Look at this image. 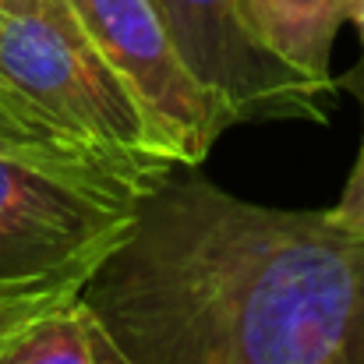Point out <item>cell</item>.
Segmentation results:
<instances>
[{
  "label": "cell",
  "instance_id": "cell-5",
  "mask_svg": "<svg viewBox=\"0 0 364 364\" xmlns=\"http://www.w3.org/2000/svg\"><path fill=\"white\" fill-rule=\"evenodd\" d=\"M152 7L195 78L223 100L237 124H326L322 92L258 46L241 0H152Z\"/></svg>",
  "mask_w": 364,
  "mask_h": 364
},
{
  "label": "cell",
  "instance_id": "cell-9",
  "mask_svg": "<svg viewBox=\"0 0 364 364\" xmlns=\"http://www.w3.org/2000/svg\"><path fill=\"white\" fill-rule=\"evenodd\" d=\"M336 89L358 96V100H361V110H364V57L347 75L336 78ZM326 216H329L336 227H343V230L364 234V141H361L354 173H350V181H347V188H343V195H340V202H336L333 209H326Z\"/></svg>",
  "mask_w": 364,
  "mask_h": 364
},
{
  "label": "cell",
  "instance_id": "cell-1",
  "mask_svg": "<svg viewBox=\"0 0 364 364\" xmlns=\"http://www.w3.org/2000/svg\"><path fill=\"white\" fill-rule=\"evenodd\" d=\"M82 301L131 364H364V234L181 166Z\"/></svg>",
  "mask_w": 364,
  "mask_h": 364
},
{
  "label": "cell",
  "instance_id": "cell-2",
  "mask_svg": "<svg viewBox=\"0 0 364 364\" xmlns=\"http://www.w3.org/2000/svg\"><path fill=\"white\" fill-rule=\"evenodd\" d=\"M177 170L89 141L0 89V283L92 276Z\"/></svg>",
  "mask_w": 364,
  "mask_h": 364
},
{
  "label": "cell",
  "instance_id": "cell-8",
  "mask_svg": "<svg viewBox=\"0 0 364 364\" xmlns=\"http://www.w3.org/2000/svg\"><path fill=\"white\" fill-rule=\"evenodd\" d=\"M89 276H50V279H25V283H0V329L32 318L46 308H57L82 294Z\"/></svg>",
  "mask_w": 364,
  "mask_h": 364
},
{
  "label": "cell",
  "instance_id": "cell-3",
  "mask_svg": "<svg viewBox=\"0 0 364 364\" xmlns=\"http://www.w3.org/2000/svg\"><path fill=\"white\" fill-rule=\"evenodd\" d=\"M0 89L89 141L181 166L166 131L114 71L68 0H0Z\"/></svg>",
  "mask_w": 364,
  "mask_h": 364
},
{
  "label": "cell",
  "instance_id": "cell-4",
  "mask_svg": "<svg viewBox=\"0 0 364 364\" xmlns=\"http://www.w3.org/2000/svg\"><path fill=\"white\" fill-rule=\"evenodd\" d=\"M114 71L166 131L181 166H198L234 114L181 57L152 0H68Z\"/></svg>",
  "mask_w": 364,
  "mask_h": 364
},
{
  "label": "cell",
  "instance_id": "cell-10",
  "mask_svg": "<svg viewBox=\"0 0 364 364\" xmlns=\"http://www.w3.org/2000/svg\"><path fill=\"white\" fill-rule=\"evenodd\" d=\"M350 21H354L358 39H361V46H364V0H354V7H350Z\"/></svg>",
  "mask_w": 364,
  "mask_h": 364
},
{
  "label": "cell",
  "instance_id": "cell-7",
  "mask_svg": "<svg viewBox=\"0 0 364 364\" xmlns=\"http://www.w3.org/2000/svg\"><path fill=\"white\" fill-rule=\"evenodd\" d=\"M0 364H131L78 297L0 329Z\"/></svg>",
  "mask_w": 364,
  "mask_h": 364
},
{
  "label": "cell",
  "instance_id": "cell-6",
  "mask_svg": "<svg viewBox=\"0 0 364 364\" xmlns=\"http://www.w3.org/2000/svg\"><path fill=\"white\" fill-rule=\"evenodd\" d=\"M354 0H241L258 46L311 82L322 96L336 92L333 46L350 21Z\"/></svg>",
  "mask_w": 364,
  "mask_h": 364
}]
</instances>
